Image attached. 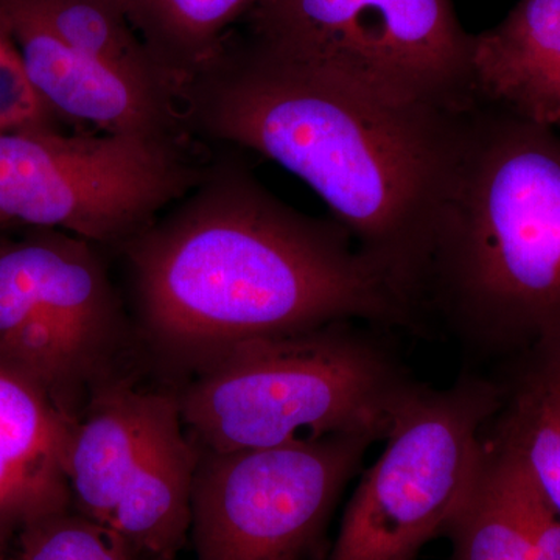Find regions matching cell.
I'll use <instances>...</instances> for the list:
<instances>
[{
	"label": "cell",
	"mask_w": 560,
	"mask_h": 560,
	"mask_svg": "<svg viewBox=\"0 0 560 560\" xmlns=\"http://www.w3.org/2000/svg\"><path fill=\"white\" fill-rule=\"evenodd\" d=\"M522 359L529 360L530 363L536 364L537 368H540L545 374L550 375L552 381L560 385V338L541 342V345L530 350L528 355L522 357Z\"/></svg>",
	"instance_id": "cell-21"
},
{
	"label": "cell",
	"mask_w": 560,
	"mask_h": 560,
	"mask_svg": "<svg viewBox=\"0 0 560 560\" xmlns=\"http://www.w3.org/2000/svg\"><path fill=\"white\" fill-rule=\"evenodd\" d=\"M478 103L560 131V0H518L471 36Z\"/></svg>",
	"instance_id": "cell-13"
},
{
	"label": "cell",
	"mask_w": 560,
	"mask_h": 560,
	"mask_svg": "<svg viewBox=\"0 0 560 560\" xmlns=\"http://www.w3.org/2000/svg\"><path fill=\"white\" fill-rule=\"evenodd\" d=\"M190 140L142 135H0V232L47 228L120 248L183 198L208 164Z\"/></svg>",
	"instance_id": "cell-8"
},
{
	"label": "cell",
	"mask_w": 560,
	"mask_h": 560,
	"mask_svg": "<svg viewBox=\"0 0 560 560\" xmlns=\"http://www.w3.org/2000/svg\"><path fill=\"white\" fill-rule=\"evenodd\" d=\"M57 114L33 86L13 39L0 40V135L55 128Z\"/></svg>",
	"instance_id": "cell-19"
},
{
	"label": "cell",
	"mask_w": 560,
	"mask_h": 560,
	"mask_svg": "<svg viewBox=\"0 0 560 560\" xmlns=\"http://www.w3.org/2000/svg\"><path fill=\"white\" fill-rule=\"evenodd\" d=\"M475 355L560 338V132L478 105L464 117L422 301Z\"/></svg>",
	"instance_id": "cell-3"
},
{
	"label": "cell",
	"mask_w": 560,
	"mask_h": 560,
	"mask_svg": "<svg viewBox=\"0 0 560 560\" xmlns=\"http://www.w3.org/2000/svg\"><path fill=\"white\" fill-rule=\"evenodd\" d=\"M198 458L178 393L117 375L92 393L70 431L72 508L139 560H176L190 533Z\"/></svg>",
	"instance_id": "cell-9"
},
{
	"label": "cell",
	"mask_w": 560,
	"mask_h": 560,
	"mask_svg": "<svg viewBox=\"0 0 560 560\" xmlns=\"http://www.w3.org/2000/svg\"><path fill=\"white\" fill-rule=\"evenodd\" d=\"M69 419L39 386L0 363V560L33 523L72 508Z\"/></svg>",
	"instance_id": "cell-12"
},
{
	"label": "cell",
	"mask_w": 560,
	"mask_h": 560,
	"mask_svg": "<svg viewBox=\"0 0 560 560\" xmlns=\"http://www.w3.org/2000/svg\"><path fill=\"white\" fill-rule=\"evenodd\" d=\"M179 101L187 83L264 0H119Z\"/></svg>",
	"instance_id": "cell-14"
},
{
	"label": "cell",
	"mask_w": 560,
	"mask_h": 560,
	"mask_svg": "<svg viewBox=\"0 0 560 560\" xmlns=\"http://www.w3.org/2000/svg\"><path fill=\"white\" fill-rule=\"evenodd\" d=\"M14 560H139L116 533L70 508L33 523L18 539Z\"/></svg>",
	"instance_id": "cell-18"
},
{
	"label": "cell",
	"mask_w": 560,
	"mask_h": 560,
	"mask_svg": "<svg viewBox=\"0 0 560 560\" xmlns=\"http://www.w3.org/2000/svg\"><path fill=\"white\" fill-rule=\"evenodd\" d=\"M180 106L191 135L304 180L427 326L434 230L469 110L382 101L241 31L187 83Z\"/></svg>",
	"instance_id": "cell-2"
},
{
	"label": "cell",
	"mask_w": 560,
	"mask_h": 560,
	"mask_svg": "<svg viewBox=\"0 0 560 560\" xmlns=\"http://www.w3.org/2000/svg\"><path fill=\"white\" fill-rule=\"evenodd\" d=\"M0 13L33 86L60 119L106 135L194 136L180 106L70 49L20 3L0 0Z\"/></svg>",
	"instance_id": "cell-11"
},
{
	"label": "cell",
	"mask_w": 560,
	"mask_h": 560,
	"mask_svg": "<svg viewBox=\"0 0 560 560\" xmlns=\"http://www.w3.org/2000/svg\"><path fill=\"white\" fill-rule=\"evenodd\" d=\"M515 361L486 442L521 467L560 517V385L529 360Z\"/></svg>",
	"instance_id": "cell-15"
},
{
	"label": "cell",
	"mask_w": 560,
	"mask_h": 560,
	"mask_svg": "<svg viewBox=\"0 0 560 560\" xmlns=\"http://www.w3.org/2000/svg\"><path fill=\"white\" fill-rule=\"evenodd\" d=\"M14 2L47 25L70 49L180 106L178 92L140 38L119 0Z\"/></svg>",
	"instance_id": "cell-16"
},
{
	"label": "cell",
	"mask_w": 560,
	"mask_h": 560,
	"mask_svg": "<svg viewBox=\"0 0 560 560\" xmlns=\"http://www.w3.org/2000/svg\"><path fill=\"white\" fill-rule=\"evenodd\" d=\"M11 38L7 22L3 20L2 13H0V40Z\"/></svg>",
	"instance_id": "cell-22"
},
{
	"label": "cell",
	"mask_w": 560,
	"mask_h": 560,
	"mask_svg": "<svg viewBox=\"0 0 560 560\" xmlns=\"http://www.w3.org/2000/svg\"><path fill=\"white\" fill-rule=\"evenodd\" d=\"M119 249L143 340L187 374L238 342L334 320L425 329L345 228L290 208L235 161L208 164Z\"/></svg>",
	"instance_id": "cell-1"
},
{
	"label": "cell",
	"mask_w": 560,
	"mask_h": 560,
	"mask_svg": "<svg viewBox=\"0 0 560 560\" xmlns=\"http://www.w3.org/2000/svg\"><path fill=\"white\" fill-rule=\"evenodd\" d=\"M448 536L451 560H537L506 470L489 445L478 488Z\"/></svg>",
	"instance_id": "cell-17"
},
{
	"label": "cell",
	"mask_w": 560,
	"mask_h": 560,
	"mask_svg": "<svg viewBox=\"0 0 560 560\" xmlns=\"http://www.w3.org/2000/svg\"><path fill=\"white\" fill-rule=\"evenodd\" d=\"M238 31L385 102L453 114L478 105L474 35L452 0H264Z\"/></svg>",
	"instance_id": "cell-6"
},
{
	"label": "cell",
	"mask_w": 560,
	"mask_h": 560,
	"mask_svg": "<svg viewBox=\"0 0 560 560\" xmlns=\"http://www.w3.org/2000/svg\"><path fill=\"white\" fill-rule=\"evenodd\" d=\"M101 245L69 232H0V363L77 420L102 383L124 374L131 326Z\"/></svg>",
	"instance_id": "cell-7"
},
{
	"label": "cell",
	"mask_w": 560,
	"mask_h": 560,
	"mask_svg": "<svg viewBox=\"0 0 560 560\" xmlns=\"http://www.w3.org/2000/svg\"><path fill=\"white\" fill-rule=\"evenodd\" d=\"M377 441L334 433L198 452L190 526L197 560H301Z\"/></svg>",
	"instance_id": "cell-10"
},
{
	"label": "cell",
	"mask_w": 560,
	"mask_h": 560,
	"mask_svg": "<svg viewBox=\"0 0 560 560\" xmlns=\"http://www.w3.org/2000/svg\"><path fill=\"white\" fill-rule=\"evenodd\" d=\"M492 451L500 456L504 470H506L508 480H510L512 492H514L515 501L521 510L523 522L528 529L537 560H560L559 515L551 510L550 504L537 492L533 482L510 456L495 451V448Z\"/></svg>",
	"instance_id": "cell-20"
},
{
	"label": "cell",
	"mask_w": 560,
	"mask_h": 560,
	"mask_svg": "<svg viewBox=\"0 0 560 560\" xmlns=\"http://www.w3.org/2000/svg\"><path fill=\"white\" fill-rule=\"evenodd\" d=\"M503 397V382L477 374L412 390L352 493L327 560H415L451 533L481 480L486 427Z\"/></svg>",
	"instance_id": "cell-5"
},
{
	"label": "cell",
	"mask_w": 560,
	"mask_h": 560,
	"mask_svg": "<svg viewBox=\"0 0 560 560\" xmlns=\"http://www.w3.org/2000/svg\"><path fill=\"white\" fill-rule=\"evenodd\" d=\"M375 329L334 320L213 357L176 390L190 441L200 453H228L334 433L385 440L420 383Z\"/></svg>",
	"instance_id": "cell-4"
},
{
	"label": "cell",
	"mask_w": 560,
	"mask_h": 560,
	"mask_svg": "<svg viewBox=\"0 0 560 560\" xmlns=\"http://www.w3.org/2000/svg\"><path fill=\"white\" fill-rule=\"evenodd\" d=\"M560 132V131H559Z\"/></svg>",
	"instance_id": "cell-23"
}]
</instances>
